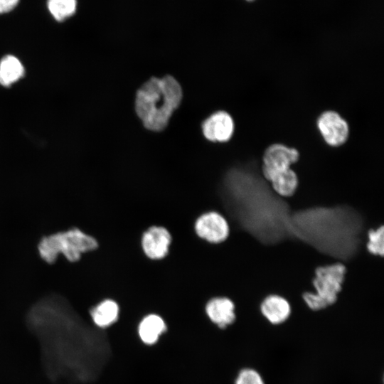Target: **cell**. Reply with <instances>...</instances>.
<instances>
[{
  "mask_svg": "<svg viewBox=\"0 0 384 384\" xmlns=\"http://www.w3.org/2000/svg\"><path fill=\"white\" fill-rule=\"evenodd\" d=\"M181 99L182 90L175 78H151L137 92L135 110L146 129L159 132L167 126Z\"/></svg>",
  "mask_w": 384,
  "mask_h": 384,
  "instance_id": "cell-1",
  "label": "cell"
},
{
  "mask_svg": "<svg viewBox=\"0 0 384 384\" xmlns=\"http://www.w3.org/2000/svg\"><path fill=\"white\" fill-rule=\"evenodd\" d=\"M97 247L95 238L75 228L43 237L38 249L43 260L53 263L59 254L70 262H76L82 253L92 251Z\"/></svg>",
  "mask_w": 384,
  "mask_h": 384,
  "instance_id": "cell-2",
  "label": "cell"
},
{
  "mask_svg": "<svg viewBox=\"0 0 384 384\" xmlns=\"http://www.w3.org/2000/svg\"><path fill=\"white\" fill-rule=\"evenodd\" d=\"M346 273V266L342 262L318 267L312 280L314 292H306L302 296L307 308L320 311L334 305L342 289Z\"/></svg>",
  "mask_w": 384,
  "mask_h": 384,
  "instance_id": "cell-3",
  "label": "cell"
},
{
  "mask_svg": "<svg viewBox=\"0 0 384 384\" xmlns=\"http://www.w3.org/2000/svg\"><path fill=\"white\" fill-rule=\"evenodd\" d=\"M299 159L298 151L282 144H273L265 151L262 174L264 178L269 181L270 178L281 171L290 168Z\"/></svg>",
  "mask_w": 384,
  "mask_h": 384,
  "instance_id": "cell-4",
  "label": "cell"
},
{
  "mask_svg": "<svg viewBox=\"0 0 384 384\" xmlns=\"http://www.w3.org/2000/svg\"><path fill=\"white\" fill-rule=\"evenodd\" d=\"M196 234L211 243H220L227 240L230 227L227 220L215 211L205 213L199 216L195 223Z\"/></svg>",
  "mask_w": 384,
  "mask_h": 384,
  "instance_id": "cell-5",
  "label": "cell"
},
{
  "mask_svg": "<svg viewBox=\"0 0 384 384\" xmlns=\"http://www.w3.org/2000/svg\"><path fill=\"white\" fill-rule=\"evenodd\" d=\"M317 125L324 140L331 146H340L348 138V126L336 112L322 113L317 120Z\"/></svg>",
  "mask_w": 384,
  "mask_h": 384,
  "instance_id": "cell-6",
  "label": "cell"
},
{
  "mask_svg": "<svg viewBox=\"0 0 384 384\" xmlns=\"http://www.w3.org/2000/svg\"><path fill=\"white\" fill-rule=\"evenodd\" d=\"M171 235L162 226H151L143 234L142 247L145 255L150 259L164 258L169 252Z\"/></svg>",
  "mask_w": 384,
  "mask_h": 384,
  "instance_id": "cell-7",
  "label": "cell"
},
{
  "mask_svg": "<svg viewBox=\"0 0 384 384\" xmlns=\"http://www.w3.org/2000/svg\"><path fill=\"white\" fill-rule=\"evenodd\" d=\"M202 130L205 137L211 142H227L233 133V120L226 112L218 111L203 122Z\"/></svg>",
  "mask_w": 384,
  "mask_h": 384,
  "instance_id": "cell-8",
  "label": "cell"
},
{
  "mask_svg": "<svg viewBox=\"0 0 384 384\" xmlns=\"http://www.w3.org/2000/svg\"><path fill=\"white\" fill-rule=\"evenodd\" d=\"M260 312L265 321L274 326L287 322L292 316V307L284 297L271 294L267 296L260 304Z\"/></svg>",
  "mask_w": 384,
  "mask_h": 384,
  "instance_id": "cell-9",
  "label": "cell"
},
{
  "mask_svg": "<svg viewBox=\"0 0 384 384\" xmlns=\"http://www.w3.org/2000/svg\"><path fill=\"white\" fill-rule=\"evenodd\" d=\"M206 311L209 319L221 329L233 324L236 319L235 303L225 297H217L209 300Z\"/></svg>",
  "mask_w": 384,
  "mask_h": 384,
  "instance_id": "cell-10",
  "label": "cell"
},
{
  "mask_svg": "<svg viewBox=\"0 0 384 384\" xmlns=\"http://www.w3.org/2000/svg\"><path fill=\"white\" fill-rule=\"evenodd\" d=\"M269 182L276 194L282 198L292 196L299 186L298 176L291 168L273 175Z\"/></svg>",
  "mask_w": 384,
  "mask_h": 384,
  "instance_id": "cell-11",
  "label": "cell"
},
{
  "mask_svg": "<svg viewBox=\"0 0 384 384\" xmlns=\"http://www.w3.org/2000/svg\"><path fill=\"white\" fill-rule=\"evenodd\" d=\"M25 69L16 56L7 55L0 60V85L10 87L24 76Z\"/></svg>",
  "mask_w": 384,
  "mask_h": 384,
  "instance_id": "cell-12",
  "label": "cell"
},
{
  "mask_svg": "<svg viewBox=\"0 0 384 384\" xmlns=\"http://www.w3.org/2000/svg\"><path fill=\"white\" fill-rule=\"evenodd\" d=\"M119 310V306L115 301L105 299L90 310V316L96 326L105 328L117 321Z\"/></svg>",
  "mask_w": 384,
  "mask_h": 384,
  "instance_id": "cell-13",
  "label": "cell"
},
{
  "mask_svg": "<svg viewBox=\"0 0 384 384\" xmlns=\"http://www.w3.org/2000/svg\"><path fill=\"white\" fill-rule=\"evenodd\" d=\"M166 329V324L161 316L149 314L141 321L139 325V335L144 343L153 344Z\"/></svg>",
  "mask_w": 384,
  "mask_h": 384,
  "instance_id": "cell-14",
  "label": "cell"
},
{
  "mask_svg": "<svg viewBox=\"0 0 384 384\" xmlns=\"http://www.w3.org/2000/svg\"><path fill=\"white\" fill-rule=\"evenodd\" d=\"M77 0H48L47 6L52 16L58 21H63L75 14Z\"/></svg>",
  "mask_w": 384,
  "mask_h": 384,
  "instance_id": "cell-15",
  "label": "cell"
},
{
  "mask_svg": "<svg viewBox=\"0 0 384 384\" xmlns=\"http://www.w3.org/2000/svg\"><path fill=\"white\" fill-rule=\"evenodd\" d=\"M383 225L376 229H369L367 233L366 250L371 255L383 257L384 255Z\"/></svg>",
  "mask_w": 384,
  "mask_h": 384,
  "instance_id": "cell-16",
  "label": "cell"
},
{
  "mask_svg": "<svg viewBox=\"0 0 384 384\" xmlns=\"http://www.w3.org/2000/svg\"><path fill=\"white\" fill-rule=\"evenodd\" d=\"M235 384H265V383L258 371L247 368L238 373Z\"/></svg>",
  "mask_w": 384,
  "mask_h": 384,
  "instance_id": "cell-17",
  "label": "cell"
},
{
  "mask_svg": "<svg viewBox=\"0 0 384 384\" xmlns=\"http://www.w3.org/2000/svg\"><path fill=\"white\" fill-rule=\"evenodd\" d=\"M18 1L19 0H0V14L13 10L18 4Z\"/></svg>",
  "mask_w": 384,
  "mask_h": 384,
  "instance_id": "cell-18",
  "label": "cell"
},
{
  "mask_svg": "<svg viewBox=\"0 0 384 384\" xmlns=\"http://www.w3.org/2000/svg\"><path fill=\"white\" fill-rule=\"evenodd\" d=\"M366 251H367V250H366ZM364 252H365V251H364ZM361 253H362V252H361ZM361 253H360V254H361ZM360 254H358V255H360ZM353 256H356L357 255H354V254H353Z\"/></svg>",
  "mask_w": 384,
  "mask_h": 384,
  "instance_id": "cell-19",
  "label": "cell"
},
{
  "mask_svg": "<svg viewBox=\"0 0 384 384\" xmlns=\"http://www.w3.org/2000/svg\"><path fill=\"white\" fill-rule=\"evenodd\" d=\"M246 1H254V0H246Z\"/></svg>",
  "mask_w": 384,
  "mask_h": 384,
  "instance_id": "cell-20",
  "label": "cell"
}]
</instances>
